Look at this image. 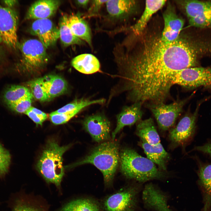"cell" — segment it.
I'll return each mask as SVG.
<instances>
[{"label": "cell", "instance_id": "17", "mask_svg": "<svg viewBox=\"0 0 211 211\" xmlns=\"http://www.w3.org/2000/svg\"><path fill=\"white\" fill-rule=\"evenodd\" d=\"M61 3L55 0L37 1L30 6L26 14L25 19H40L48 18L56 12Z\"/></svg>", "mask_w": 211, "mask_h": 211}, {"label": "cell", "instance_id": "27", "mask_svg": "<svg viewBox=\"0 0 211 211\" xmlns=\"http://www.w3.org/2000/svg\"><path fill=\"white\" fill-rule=\"evenodd\" d=\"M60 211H101V207L98 203L95 200L82 198L68 203Z\"/></svg>", "mask_w": 211, "mask_h": 211}, {"label": "cell", "instance_id": "16", "mask_svg": "<svg viewBox=\"0 0 211 211\" xmlns=\"http://www.w3.org/2000/svg\"><path fill=\"white\" fill-rule=\"evenodd\" d=\"M108 16L112 20L122 21L135 11L137 2L130 0H108L106 3Z\"/></svg>", "mask_w": 211, "mask_h": 211}, {"label": "cell", "instance_id": "33", "mask_svg": "<svg viewBox=\"0 0 211 211\" xmlns=\"http://www.w3.org/2000/svg\"><path fill=\"white\" fill-rule=\"evenodd\" d=\"M33 98L32 97H27L7 106L16 112L25 114L31 106Z\"/></svg>", "mask_w": 211, "mask_h": 211}, {"label": "cell", "instance_id": "1", "mask_svg": "<svg viewBox=\"0 0 211 211\" xmlns=\"http://www.w3.org/2000/svg\"><path fill=\"white\" fill-rule=\"evenodd\" d=\"M142 40L140 47L132 52L122 47L116 52L124 90L134 102L164 103L173 74L198 65V50L190 41L180 36L169 44L157 34L147 35Z\"/></svg>", "mask_w": 211, "mask_h": 211}, {"label": "cell", "instance_id": "22", "mask_svg": "<svg viewBox=\"0 0 211 211\" xmlns=\"http://www.w3.org/2000/svg\"><path fill=\"white\" fill-rule=\"evenodd\" d=\"M199 182L204 193V205L203 211H209L211 206V163L199 162Z\"/></svg>", "mask_w": 211, "mask_h": 211}, {"label": "cell", "instance_id": "8", "mask_svg": "<svg viewBox=\"0 0 211 211\" xmlns=\"http://www.w3.org/2000/svg\"><path fill=\"white\" fill-rule=\"evenodd\" d=\"M205 100L204 99L200 101L193 113L188 111L176 126L170 130L169 139L173 147L185 146L192 139L195 131L200 107Z\"/></svg>", "mask_w": 211, "mask_h": 211}, {"label": "cell", "instance_id": "10", "mask_svg": "<svg viewBox=\"0 0 211 211\" xmlns=\"http://www.w3.org/2000/svg\"><path fill=\"white\" fill-rule=\"evenodd\" d=\"M137 190L130 187L107 197L103 201L104 211H135L137 204Z\"/></svg>", "mask_w": 211, "mask_h": 211}, {"label": "cell", "instance_id": "34", "mask_svg": "<svg viewBox=\"0 0 211 211\" xmlns=\"http://www.w3.org/2000/svg\"><path fill=\"white\" fill-rule=\"evenodd\" d=\"M107 1L103 0H92L91 6L86 17H91L98 15L102 6Z\"/></svg>", "mask_w": 211, "mask_h": 211}, {"label": "cell", "instance_id": "32", "mask_svg": "<svg viewBox=\"0 0 211 211\" xmlns=\"http://www.w3.org/2000/svg\"><path fill=\"white\" fill-rule=\"evenodd\" d=\"M11 159L9 152L0 144V177H4L8 173Z\"/></svg>", "mask_w": 211, "mask_h": 211}, {"label": "cell", "instance_id": "4", "mask_svg": "<svg viewBox=\"0 0 211 211\" xmlns=\"http://www.w3.org/2000/svg\"><path fill=\"white\" fill-rule=\"evenodd\" d=\"M70 147L60 146L55 141H50L37 164L38 171L45 180L57 187L60 186L64 173L62 156Z\"/></svg>", "mask_w": 211, "mask_h": 211}, {"label": "cell", "instance_id": "5", "mask_svg": "<svg viewBox=\"0 0 211 211\" xmlns=\"http://www.w3.org/2000/svg\"><path fill=\"white\" fill-rule=\"evenodd\" d=\"M19 47L22 56L20 66L24 70L38 71L47 63L49 56L46 48L40 40L36 39L25 40Z\"/></svg>", "mask_w": 211, "mask_h": 211}, {"label": "cell", "instance_id": "36", "mask_svg": "<svg viewBox=\"0 0 211 211\" xmlns=\"http://www.w3.org/2000/svg\"><path fill=\"white\" fill-rule=\"evenodd\" d=\"M193 150L201 152L211 155V142L206 144L202 146L196 147Z\"/></svg>", "mask_w": 211, "mask_h": 211}, {"label": "cell", "instance_id": "19", "mask_svg": "<svg viewBox=\"0 0 211 211\" xmlns=\"http://www.w3.org/2000/svg\"><path fill=\"white\" fill-rule=\"evenodd\" d=\"M136 134L141 141L150 145L154 146L161 144L160 137L154 121L151 118L138 122Z\"/></svg>", "mask_w": 211, "mask_h": 211}, {"label": "cell", "instance_id": "3", "mask_svg": "<svg viewBox=\"0 0 211 211\" xmlns=\"http://www.w3.org/2000/svg\"><path fill=\"white\" fill-rule=\"evenodd\" d=\"M119 161L118 145L115 142H109L101 144L82 160L67 167L92 164L102 172L105 185L109 186L112 182Z\"/></svg>", "mask_w": 211, "mask_h": 211}, {"label": "cell", "instance_id": "11", "mask_svg": "<svg viewBox=\"0 0 211 211\" xmlns=\"http://www.w3.org/2000/svg\"><path fill=\"white\" fill-rule=\"evenodd\" d=\"M18 17L16 11L0 4V36L7 46L14 48L18 45Z\"/></svg>", "mask_w": 211, "mask_h": 211}, {"label": "cell", "instance_id": "12", "mask_svg": "<svg viewBox=\"0 0 211 211\" xmlns=\"http://www.w3.org/2000/svg\"><path fill=\"white\" fill-rule=\"evenodd\" d=\"M163 17L164 25L161 38L164 42L171 43L179 37L184 21L177 14L174 7L171 4H168Z\"/></svg>", "mask_w": 211, "mask_h": 211}, {"label": "cell", "instance_id": "38", "mask_svg": "<svg viewBox=\"0 0 211 211\" xmlns=\"http://www.w3.org/2000/svg\"><path fill=\"white\" fill-rule=\"evenodd\" d=\"M90 1L89 0H77L76 2L79 6L85 8L87 7Z\"/></svg>", "mask_w": 211, "mask_h": 211}, {"label": "cell", "instance_id": "15", "mask_svg": "<svg viewBox=\"0 0 211 211\" xmlns=\"http://www.w3.org/2000/svg\"><path fill=\"white\" fill-rule=\"evenodd\" d=\"M143 103H134L130 106H125L117 115L116 126L112 133V138L114 140L116 135L126 126H131L140 120L143 112L142 106Z\"/></svg>", "mask_w": 211, "mask_h": 211}, {"label": "cell", "instance_id": "23", "mask_svg": "<svg viewBox=\"0 0 211 211\" xmlns=\"http://www.w3.org/2000/svg\"><path fill=\"white\" fill-rule=\"evenodd\" d=\"M68 20L69 26L73 34L92 47L91 31L86 22L79 16L74 14L68 16Z\"/></svg>", "mask_w": 211, "mask_h": 211}, {"label": "cell", "instance_id": "24", "mask_svg": "<svg viewBox=\"0 0 211 211\" xmlns=\"http://www.w3.org/2000/svg\"><path fill=\"white\" fill-rule=\"evenodd\" d=\"M71 64L77 70L85 74L96 73L100 68L98 59L90 54H83L76 56L72 59Z\"/></svg>", "mask_w": 211, "mask_h": 211}, {"label": "cell", "instance_id": "6", "mask_svg": "<svg viewBox=\"0 0 211 211\" xmlns=\"http://www.w3.org/2000/svg\"><path fill=\"white\" fill-rule=\"evenodd\" d=\"M171 80L172 85L177 84L190 89L203 87L211 91V66L182 69L175 72Z\"/></svg>", "mask_w": 211, "mask_h": 211}, {"label": "cell", "instance_id": "26", "mask_svg": "<svg viewBox=\"0 0 211 211\" xmlns=\"http://www.w3.org/2000/svg\"><path fill=\"white\" fill-rule=\"evenodd\" d=\"M28 97H33V96L28 88L23 86L15 85L8 87L5 90L3 95V101L7 106Z\"/></svg>", "mask_w": 211, "mask_h": 211}, {"label": "cell", "instance_id": "25", "mask_svg": "<svg viewBox=\"0 0 211 211\" xmlns=\"http://www.w3.org/2000/svg\"><path fill=\"white\" fill-rule=\"evenodd\" d=\"M68 15L64 14L59 23V38L62 43L65 47L84 44V42L76 36L72 32L68 25Z\"/></svg>", "mask_w": 211, "mask_h": 211}, {"label": "cell", "instance_id": "20", "mask_svg": "<svg viewBox=\"0 0 211 211\" xmlns=\"http://www.w3.org/2000/svg\"><path fill=\"white\" fill-rule=\"evenodd\" d=\"M140 145L147 158L157 165L160 170L166 171V163L169 158V155L161 144L153 146L141 141Z\"/></svg>", "mask_w": 211, "mask_h": 211}, {"label": "cell", "instance_id": "13", "mask_svg": "<svg viewBox=\"0 0 211 211\" xmlns=\"http://www.w3.org/2000/svg\"><path fill=\"white\" fill-rule=\"evenodd\" d=\"M30 31L38 38L46 49L54 45L60 37L59 28L49 18L35 20L31 25Z\"/></svg>", "mask_w": 211, "mask_h": 211}, {"label": "cell", "instance_id": "7", "mask_svg": "<svg viewBox=\"0 0 211 211\" xmlns=\"http://www.w3.org/2000/svg\"><path fill=\"white\" fill-rule=\"evenodd\" d=\"M193 94L187 98L178 99L168 104L162 103L147 105L161 131H167L173 126L178 118L182 112L183 107L193 96Z\"/></svg>", "mask_w": 211, "mask_h": 211}, {"label": "cell", "instance_id": "28", "mask_svg": "<svg viewBox=\"0 0 211 211\" xmlns=\"http://www.w3.org/2000/svg\"><path fill=\"white\" fill-rule=\"evenodd\" d=\"M10 211H45L43 209L31 203L25 198L11 195L8 201Z\"/></svg>", "mask_w": 211, "mask_h": 211}, {"label": "cell", "instance_id": "31", "mask_svg": "<svg viewBox=\"0 0 211 211\" xmlns=\"http://www.w3.org/2000/svg\"><path fill=\"white\" fill-rule=\"evenodd\" d=\"M82 109H78L74 110L59 114H50V118L54 124L57 125L66 123L78 113Z\"/></svg>", "mask_w": 211, "mask_h": 211}, {"label": "cell", "instance_id": "30", "mask_svg": "<svg viewBox=\"0 0 211 211\" xmlns=\"http://www.w3.org/2000/svg\"><path fill=\"white\" fill-rule=\"evenodd\" d=\"M27 85L33 97L35 99L42 102L48 100L43 86L41 77L28 82Z\"/></svg>", "mask_w": 211, "mask_h": 211}, {"label": "cell", "instance_id": "35", "mask_svg": "<svg viewBox=\"0 0 211 211\" xmlns=\"http://www.w3.org/2000/svg\"><path fill=\"white\" fill-rule=\"evenodd\" d=\"M25 114L29 117L37 125H42L43 122L47 117L40 115L34 113L30 109Z\"/></svg>", "mask_w": 211, "mask_h": 211}, {"label": "cell", "instance_id": "14", "mask_svg": "<svg viewBox=\"0 0 211 211\" xmlns=\"http://www.w3.org/2000/svg\"><path fill=\"white\" fill-rule=\"evenodd\" d=\"M84 129L93 139L99 142L110 137V123L104 115L96 114L86 117L83 122Z\"/></svg>", "mask_w": 211, "mask_h": 211}, {"label": "cell", "instance_id": "37", "mask_svg": "<svg viewBox=\"0 0 211 211\" xmlns=\"http://www.w3.org/2000/svg\"><path fill=\"white\" fill-rule=\"evenodd\" d=\"M17 1L16 0H4L3 3L6 7L12 8L16 4Z\"/></svg>", "mask_w": 211, "mask_h": 211}, {"label": "cell", "instance_id": "2", "mask_svg": "<svg viewBox=\"0 0 211 211\" xmlns=\"http://www.w3.org/2000/svg\"><path fill=\"white\" fill-rule=\"evenodd\" d=\"M120 170L127 178L141 183L164 178L165 171L158 168L147 158L139 154L135 150L126 148L119 153Z\"/></svg>", "mask_w": 211, "mask_h": 211}, {"label": "cell", "instance_id": "21", "mask_svg": "<svg viewBox=\"0 0 211 211\" xmlns=\"http://www.w3.org/2000/svg\"><path fill=\"white\" fill-rule=\"evenodd\" d=\"M41 78L48 100L63 94L67 89V82L60 76L49 74Z\"/></svg>", "mask_w": 211, "mask_h": 211}, {"label": "cell", "instance_id": "39", "mask_svg": "<svg viewBox=\"0 0 211 211\" xmlns=\"http://www.w3.org/2000/svg\"><path fill=\"white\" fill-rule=\"evenodd\" d=\"M2 41H3L2 40L1 37V36H0V43H1V42H2Z\"/></svg>", "mask_w": 211, "mask_h": 211}, {"label": "cell", "instance_id": "29", "mask_svg": "<svg viewBox=\"0 0 211 211\" xmlns=\"http://www.w3.org/2000/svg\"><path fill=\"white\" fill-rule=\"evenodd\" d=\"M105 101L103 99L91 100L89 99L82 98L76 99L64 106L57 110L52 112V114H59L70 112L76 109H83L90 105L95 104H103Z\"/></svg>", "mask_w": 211, "mask_h": 211}, {"label": "cell", "instance_id": "18", "mask_svg": "<svg viewBox=\"0 0 211 211\" xmlns=\"http://www.w3.org/2000/svg\"><path fill=\"white\" fill-rule=\"evenodd\" d=\"M166 1L147 0L144 11L138 21L130 29L135 35H139L143 32L152 15L161 9Z\"/></svg>", "mask_w": 211, "mask_h": 211}, {"label": "cell", "instance_id": "9", "mask_svg": "<svg viewBox=\"0 0 211 211\" xmlns=\"http://www.w3.org/2000/svg\"><path fill=\"white\" fill-rule=\"evenodd\" d=\"M177 3L184 10L190 25L211 28V2L197 0H181Z\"/></svg>", "mask_w": 211, "mask_h": 211}]
</instances>
